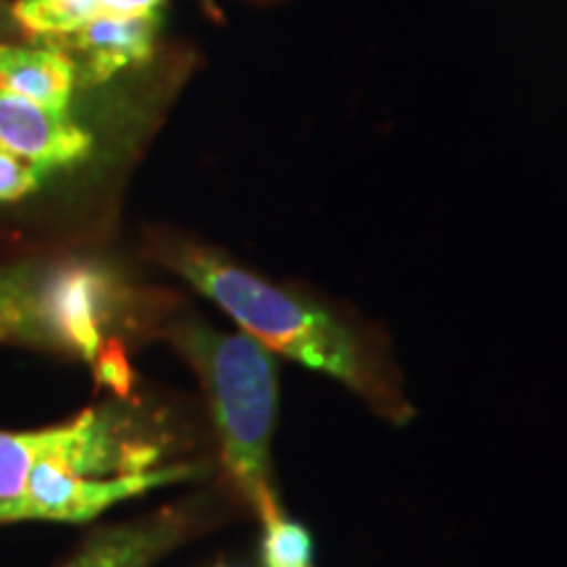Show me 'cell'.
<instances>
[{
    "label": "cell",
    "instance_id": "277c9868",
    "mask_svg": "<svg viewBox=\"0 0 567 567\" xmlns=\"http://www.w3.org/2000/svg\"><path fill=\"white\" fill-rule=\"evenodd\" d=\"M116 300V281L101 266L66 264L40 276L38 302L48 337L53 347L74 352L87 363L101 352L103 329L113 318Z\"/></svg>",
    "mask_w": 567,
    "mask_h": 567
},
{
    "label": "cell",
    "instance_id": "5b68a950",
    "mask_svg": "<svg viewBox=\"0 0 567 567\" xmlns=\"http://www.w3.org/2000/svg\"><path fill=\"white\" fill-rule=\"evenodd\" d=\"M0 145L38 172H55L87 158L92 137L69 113L34 103L0 82Z\"/></svg>",
    "mask_w": 567,
    "mask_h": 567
},
{
    "label": "cell",
    "instance_id": "6da1fadb",
    "mask_svg": "<svg viewBox=\"0 0 567 567\" xmlns=\"http://www.w3.org/2000/svg\"><path fill=\"white\" fill-rule=\"evenodd\" d=\"M163 260L226 310L245 334L258 339L266 350L331 375L392 423H405L413 415L396 381L358 331L321 305L268 284L224 255L197 245L168 247Z\"/></svg>",
    "mask_w": 567,
    "mask_h": 567
},
{
    "label": "cell",
    "instance_id": "30bf717a",
    "mask_svg": "<svg viewBox=\"0 0 567 567\" xmlns=\"http://www.w3.org/2000/svg\"><path fill=\"white\" fill-rule=\"evenodd\" d=\"M13 19L32 40L51 42L103 17L101 0H17Z\"/></svg>",
    "mask_w": 567,
    "mask_h": 567
},
{
    "label": "cell",
    "instance_id": "3957f363",
    "mask_svg": "<svg viewBox=\"0 0 567 567\" xmlns=\"http://www.w3.org/2000/svg\"><path fill=\"white\" fill-rule=\"evenodd\" d=\"M66 457L84 476L151 471L161 452L126 434L113 410H84L74 421L40 431H0V502L19 499L42 460Z\"/></svg>",
    "mask_w": 567,
    "mask_h": 567
},
{
    "label": "cell",
    "instance_id": "ba28073f",
    "mask_svg": "<svg viewBox=\"0 0 567 567\" xmlns=\"http://www.w3.org/2000/svg\"><path fill=\"white\" fill-rule=\"evenodd\" d=\"M0 82L34 103L69 113L80 74L71 55L59 48L0 45Z\"/></svg>",
    "mask_w": 567,
    "mask_h": 567
},
{
    "label": "cell",
    "instance_id": "52a82bcc",
    "mask_svg": "<svg viewBox=\"0 0 567 567\" xmlns=\"http://www.w3.org/2000/svg\"><path fill=\"white\" fill-rule=\"evenodd\" d=\"M189 523L179 513L101 530L61 567H153L184 538Z\"/></svg>",
    "mask_w": 567,
    "mask_h": 567
},
{
    "label": "cell",
    "instance_id": "7c38bea8",
    "mask_svg": "<svg viewBox=\"0 0 567 567\" xmlns=\"http://www.w3.org/2000/svg\"><path fill=\"white\" fill-rule=\"evenodd\" d=\"M42 172L0 145V203H17L40 187Z\"/></svg>",
    "mask_w": 567,
    "mask_h": 567
},
{
    "label": "cell",
    "instance_id": "8fae6325",
    "mask_svg": "<svg viewBox=\"0 0 567 567\" xmlns=\"http://www.w3.org/2000/svg\"><path fill=\"white\" fill-rule=\"evenodd\" d=\"M266 567H313V538L302 523L276 515L264 523Z\"/></svg>",
    "mask_w": 567,
    "mask_h": 567
},
{
    "label": "cell",
    "instance_id": "4fadbf2b",
    "mask_svg": "<svg viewBox=\"0 0 567 567\" xmlns=\"http://www.w3.org/2000/svg\"><path fill=\"white\" fill-rule=\"evenodd\" d=\"M95 363V375L97 381L105 386H111L113 392L118 394H126L132 389V368H130V360H126V352L124 347L118 342H109L101 347V352H97V358L92 360Z\"/></svg>",
    "mask_w": 567,
    "mask_h": 567
},
{
    "label": "cell",
    "instance_id": "5bb4252c",
    "mask_svg": "<svg viewBox=\"0 0 567 567\" xmlns=\"http://www.w3.org/2000/svg\"><path fill=\"white\" fill-rule=\"evenodd\" d=\"M161 3L163 0H101V9L113 17H137V13L161 11Z\"/></svg>",
    "mask_w": 567,
    "mask_h": 567
},
{
    "label": "cell",
    "instance_id": "8992f818",
    "mask_svg": "<svg viewBox=\"0 0 567 567\" xmlns=\"http://www.w3.org/2000/svg\"><path fill=\"white\" fill-rule=\"evenodd\" d=\"M161 30V11L137 17H113L103 13L80 30L61 34L45 45L69 53L76 63V74L84 84L109 82L113 74L147 61L153 55L155 38Z\"/></svg>",
    "mask_w": 567,
    "mask_h": 567
},
{
    "label": "cell",
    "instance_id": "9c48e42d",
    "mask_svg": "<svg viewBox=\"0 0 567 567\" xmlns=\"http://www.w3.org/2000/svg\"><path fill=\"white\" fill-rule=\"evenodd\" d=\"M38 287L30 268H0V342L53 347L40 318Z\"/></svg>",
    "mask_w": 567,
    "mask_h": 567
},
{
    "label": "cell",
    "instance_id": "7a4b0ae2",
    "mask_svg": "<svg viewBox=\"0 0 567 567\" xmlns=\"http://www.w3.org/2000/svg\"><path fill=\"white\" fill-rule=\"evenodd\" d=\"M176 344L200 375L216 425L224 467L260 520L281 515L271 476V442L279 415V368L250 334H226L184 323Z\"/></svg>",
    "mask_w": 567,
    "mask_h": 567
},
{
    "label": "cell",
    "instance_id": "9a60e30c",
    "mask_svg": "<svg viewBox=\"0 0 567 567\" xmlns=\"http://www.w3.org/2000/svg\"><path fill=\"white\" fill-rule=\"evenodd\" d=\"M17 520H34L30 505L24 499H6L0 502V523H17Z\"/></svg>",
    "mask_w": 567,
    "mask_h": 567
}]
</instances>
